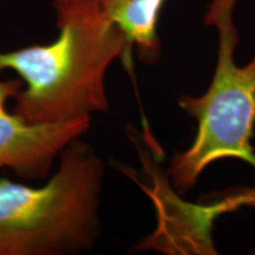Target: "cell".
Returning a JSON list of instances; mask_svg holds the SVG:
<instances>
[{
  "label": "cell",
  "instance_id": "1",
  "mask_svg": "<svg viewBox=\"0 0 255 255\" xmlns=\"http://www.w3.org/2000/svg\"><path fill=\"white\" fill-rule=\"evenodd\" d=\"M58 37L0 51V73L23 82L13 113L31 123L91 117L109 109L108 70L132 50L122 28L96 0H52Z\"/></svg>",
  "mask_w": 255,
  "mask_h": 255
},
{
  "label": "cell",
  "instance_id": "2",
  "mask_svg": "<svg viewBox=\"0 0 255 255\" xmlns=\"http://www.w3.org/2000/svg\"><path fill=\"white\" fill-rule=\"evenodd\" d=\"M105 165L89 143L75 139L41 186L0 177V255H73L100 237Z\"/></svg>",
  "mask_w": 255,
  "mask_h": 255
},
{
  "label": "cell",
  "instance_id": "3",
  "mask_svg": "<svg viewBox=\"0 0 255 255\" xmlns=\"http://www.w3.org/2000/svg\"><path fill=\"white\" fill-rule=\"evenodd\" d=\"M238 0H212L205 21L219 32L218 63L208 90L199 97L181 96L178 104L196 120L197 132L187 150L174 156L169 176L186 194L205 169L222 158H238L255 168V55L245 66L234 60L238 31L233 9Z\"/></svg>",
  "mask_w": 255,
  "mask_h": 255
},
{
  "label": "cell",
  "instance_id": "4",
  "mask_svg": "<svg viewBox=\"0 0 255 255\" xmlns=\"http://www.w3.org/2000/svg\"><path fill=\"white\" fill-rule=\"evenodd\" d=\"M23 88L19 78L0 77V171L9 169L27 181L45 180L64 149L91 127V117L53 123H31L6 103Z\"/></svg>",
  "mask_w": 255,
  "mask_h": 255
},
{
  "label": "cell",
  "instance_id": "5",
  "mask_svg": "<svg viewBox=\"0 0 255 255\" xmlns=\"http://www.w3.org/2000/svg\"><path fill=\"white\" fill-rule=\"evenodd\" d=\"M128 37L141 62L155 64L162 53L157 25L165 0H96Z\"/></svg>",
  "mask_w": 255,
  "mask_h": 255
},
{
  "label": "cell",
  "instance_id": "6",
  "mask_svg": "<svg viewBox=\"0 0 255 255\" xmlns=\"http://www.w3.org/2000/svg\"><path fill=\"white\" fill-rule=\"evenodd\" d=\"M240 202L242 206H255V188L240 194Z\"/></svg>",
  "mask_w": 255,
  "mask_h": 255
}]
</instances>
